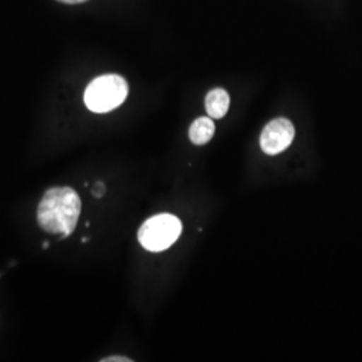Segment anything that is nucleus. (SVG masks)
<instances>
[{
  "instance_id": "nucleus-3",
  "label": "nucleus",
  "mask_w": 362,
  "mask_h": 362,
  "mask_svg": "<svg viewBox=\"0 0 362 362\" xmlns=\"http://www.w3.org/2000/svg\"><path fill=\"white\" fill-rule=\"evenodd\" d=\"M182 233L180 219L170 214H160L146 220L139 230L140 245L151 252H161L173 246Z\"/></svg>"
},
{
  "instance_id": "nucleus-4",
  "label": "nucleus",
  "mask_w": 362,
  "mask_h": 362,
  "mask_svg": "<svg viewBox=\"0 0 362 362\" xmlns=\"http://www.w3.org/2000/svg\"><path fill=\"white\" fill-rule=\"evenodd\" d=\"M296 137V128L287 118H275L270 121L260 134V148L269 156H275L286 151Z\"/></svg>"
},
{
  "instance_id": "nucleus-9",
  "label": "nucleus",
  "mask_w": 362,
  "mask_h": 362,
  "mask_svg": "<svg viewBox=\"0 0 362 362\" xmlns=\"http://www.w3.org/2000/svg\"><path fill=\"white\" fill-rule=\"evenodd\" d=\"M58 1H62V3H66V4H78V3L88 1V0H58Z\"/></svg>"
},
{
  "instance_id": "nucleus-2",
  "label": "nucleus",
  "mask_w": 362,
  "mask_h": 362,
  "mask_svg": "<svg viewBox=\"0 0 362 362\" xmlns=\"http://www.w3.org/2000/svg\"><path fill=\"white\" fill-rule=\"evenodd\" d=\"M129 86L125 78L117 74H105L93 79L88 85L83 101L93 113H109L125 103Z\"/></svg>"
},
{
  "instance_id": "nucleus-5",
  "label": "nucleus",
  "mask_w": 362,
  "mask_h": 362,
  "mask_svg": "<svg viewBox=\"0 0 362 362\" xmlns=\"http://www.w3.org/2000/svg\"><path fill=\"white\" fill-rule=\"evenodd\" d=\"M206 109L211 118H223L230 109V94L220 88L212 89L206 97Z\"/></svg>"
},
{
  "instance_id": "nucleus-10",
  "label": "nucleus",
  "mask_w": 362,
  "mask_h": 362,
  "mask_svg": "<svg viewBox=\"0 0 362 362\" xmlns=\"http://www.w3.org/2000/svg\"><path fill=\"white\" fill-rule=\"evenodd\" d=\"M43 248H45V250H47V248H49V243H47V242H45V243H43Z\"/></svg>"
},
{
  "instance_id": "nucleus-7",
  "label": "nucleus",
  "mask_w": 362,
  "mask_h": 362,
  "mask_svg": "<svg viewBox=\"0 0 362 362\" xmlns=\"http://www.w3.org/2000/svg\"><path fill=\"white\" fill-rule=\"evenodd\" d=\"M105 191H106V188H105L104 182H97L95 185H94V188L91 189V194H94V197H103L105 194Z\"/></svg>"
},
{
  "instance_id": "nucleus-6",
  "label": "nucleus",
  "mask_w": 362,
  "mask_h": 362,
  "mask_svg": "<svg viewBox=\"0 0 362 362\" xmlns=\"http://www.w3.org/2000/svg\"><path fill=\"white\" fill-rule=\"evenodd\" d=\"M215 134V124L212 118L200 117L194 119L189 128V140L194 145H206Z\"/></svg>"
},
{
  "instance_id": "nucleus-8",
  "label": "nucleus",
  "mask_w": 362,
  "mask_h": 362,
  "mask_svg": "<svg viewBox=\"0 0 362 362\" xmlns=\"http://www.w3.org/2000/svg\"><path fill=\"white\" fill-rule=\"evenodd\" d=\"M101 362H132L128 357H122V356H113V357H106Z\"/></svg>"
},
{
  "instance_id": "nucleus-1",
  "label": "nucleus",
  "mask_w": 362,
  "mask_h": 362,
  "mask_svg": "<svg viewBox=\"0 0 362 362\" xmlns=\"http://www.w3.org/2000/svg\"><path fill=\"white\" fill-rule=\"evenodd\" d=\"M82 203L77 192L70 187H54L39 202V227L45 233L70 236L77 227Z\"/></svg>"
}]
</instances>
